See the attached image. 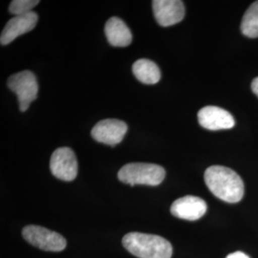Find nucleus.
I'll return each instance as SVG.
<instances>
[{
  "mask_svg": "<svg viewBox=\"0 0 258 258\" xmlns=\"http://www.w3.org/2000/svg\"><path fill=\"white\" fill-rule=\"evenodd\" d=\"M38 0H14L11 2L9 12L15 17L31 13L37 4Z\"/></svg>",
  "mask_w": 258,
  "mask_h": 258,
  "instance_id": "2eb2a0df",
  "label": "nucleus"
},
{
  "mask_svg": "<svg viewBox=\"0 0 258 258\" xmlns=\"http://www.w3.org/2000/svg\"><path fill=\"white\" fill-rule=\"evenodd\" d=\"M22 235L31 245L47 251H61L67 245L62 235L40 226H26L22 230Z\"/></svg>",
  "mask_w": 258,
  "mask_h": 258,
  "instance_id": "39448f33",
  "label": "nucleus"
},
{
  "mask_svg": "<svg viewBox=\"0 0 258 258\" xmlns=\"http://www.w3.org/2000/svg\"><path fill=\"white\" fill-rule=\"evenodd\" d=\"M205 183L213 195L227 203H238L244 196V183L235 171L222 166H210Z\"/></svg>",
  "mask_w": 258,
  "mask_h": 258,
  "instance_id": "f257e3e1",
  "label": "nucleus"
},
{
  "mask_svg": "<svg viewBox=\"0 0 258 258\" xmlns=\"http://www.w3.org/2000/svg\"><path fill=\"white\" fill-rule=\"evenodd\" d=\"M226 258H249L246 253L242 252V251H235L233 253L229 254Z\"/></svg>",
  "mask_w": 258,
  "mask_h": 258,
  "instance_id": "dca6fc26",
  "label": "nucleus"
},
{
  "mask_svg": "<svg viewBox=\"0 0 258 258\" xmlns=\"http://www.w3.org/2000/svg\"><path fill=\"white\" fill-rule=\"evenodd\" d=\"M127 132V124L122 120L106 119L99 121L91 131L93 139L99 143L115 147Z\"/></svg>",
  "mask_w": 258,
  "mask_h": 258,
  "instance_id": "0eeeda50",
  "label": "nucleus"
},
{
  "mask_svg": "<svg viewBox=\"0 0 258 258\" xmlns=\"http://www.w3.org/2000/svg\"><path fill=\"white\" fill-rule=\"evenodd\" d=\"M166 177L164 167L155 164L130 163L122 166L118 172V178L124 184H147L155 186L161 184Z\"/></svg>",
  "mask_w": 258,
  "mask_h": 258,
  "instance_id": "7ed1b4c3",
  "label": "nucleus"
},
{
  "mask_svg": "<svg viewBox=\"0 0 258 258\" xmlns=\"http://www.w3.org/2000/svg\"><path fill=\"white\" fill-rule=\"evenodd\" d=\"M50 169L55 178L73 181L78 175V161L74 151L69 148L55 149L50 160Z\"/></svg>",
  "mask_w": 258,
  "mask_h": 258,
  "instance_id": "423d86ee",
  "label": "nucleus"
},
{
  "mask_svg": "<svg viewBox=\"0 0 258 258\" xmlns=\"http://www.w3.org/2000/svg\"><path fill=\"white\" fill-rule=\"evenodd\" d=\"M207 210L208 206L203 199L192 195H186L177 199L170 207V212L173 216L188 221L200 219L205 215Z\"/></svg>",
  "mask_w": 258,
  "mask_h": 258,
  "instance_id": "1a4fd4ad",
  "label": "nucleus"
},
{
  "mask_svg": "<svg viewBox=\"0 0 258 258\" xmlns=\"http://www.w3.org/2000/svg\"><path fill=\"white\" fill-rule=\"evenodd\" d=\"M122 245L139 258H171L172 246L162 236L142 232H129L122 238Z\"/></svg>",
  "mask_w": 258,
  "mask_h": 258,
  "instance_id": "f03ea898",
  "label": "nucleus"
},
{
  "mask_svg": "<svg viewBox=\"0 0 258 258\" xmlns=\"http://www.w3.org/2000/svg\"><path fill=\"white\" fill-rule=\"evenodd\" d=\"M132 70L139 82L145 84H155L161 79L159 67L155 62L147 58H142L134 62Z\"/></svg>",
  "mask_w": 258,
  "mask_h": 258,
  "instance_id": "ddd939ff",
  "label": "nucleus"
},
{
  "mask_svg": "<svg viewBox=\"0 0 258 258\" xmlns=\"http://www.w3.org/2000/svg\"><path fill=\"white\" fill-rule=\"evenodd\" d=\"M7 84L18 96L19 109L22 112L27 110L32 102L37 99L38 84L36 76L31 71H21L11 76Z\"/></svg>",
  "mask_w": 258,
  "mask_h": 258,
  "instance_id": "20e7f679",
  "label": "nucleus"
},
{
  "mask_svg": "<svg viewBox=\"0 0 258 258\" xmlns=\"http://www.w3.org/2000/svg\"><path fill=\"white\" fill-rule=\"evenodd\" d=\"M198 121L202 127L209 130L232 128L235 124L234 118L229 111L212 105L198 112Z\"/></svg>",
  "mask_w": 258,
  "mask_h": 258,
  "instance_id": "9b49d317",
  "label": "nucleus"
},
{
  "mask_svg": "<svg viewBox=\"0 0 258 258\" xmlns=\"http://www.w3.org/2000/svg\"><path fill=\"white\" fill-rule=\"evenodd\" d=\"M37 19L38 17L35 12L17 16L10 19L0 36L1 45H7L19 36L34 30L37 25Z\"/></svg>",
  "mask_w": 258,
  "mask_h": 258,
  "instance_id": "9d476101",
  "label": "nucleus"
},
{
  "mask_svg": "<svg viewBox=\"0 0 258 258\" xmlns=\"http://www.w3.org/2000/svg\"><path fill=\"white\" fill-rule=\"evenodd\" d=\"M241 32L250 38L258 37V1L253 2L246 11L241 22Z\"/></svg>",
  "mask_w": 258,
  "mask_h": 258,
  "instance_id": "4468645a",
  "label": "nucleus"
},
{
  "mask_svg": "<svg viewBox=\"0 0 258 258\" xmlns=\"http://www.w3.org/2000/svg\"><path fill=\"white\" fill-rule=\"evenodd\" d=\"M109 44L114 47H126L132 42V34L127 25L119 18H111L104 28Z\"/></svg>",
  "mask_w": 258,
  "mask_h": 258,
  "instance_id": "f8f14e48",
  "label": "nucleus"
},
{
  "mask_svg": "<svg viewBox=\"0 0 258 258\" xmlns=\"http://www.w3.org/2000/svg\"><path fill=\"white\" fill-rule=\"evenodd\" d=\"M251 89H252V92L254 93L258 97V78L254 79L251 83Z\"/></svg>",
  "mask_w": 258,
  "mask_h": 258,
  "instance_id": "f3484780",
  "label": "nucleus"
},
{
  "mask_svg": "<svg viewBox=\"0 0 258 258\" xmlns=\"http://www.w3.org/2000/svg\"><path fill=\"white\" fill-rule=\"evenodd\" d=\"M152 8L158 24L163 27L181 22L185 13L184 2L180 0H154Z\"/></svg>",
  "mask_w": 258,
  "mask_h": 258,
  "instance_id": "6e6552de",
  "label": "nucleus"
}]
</instances>
